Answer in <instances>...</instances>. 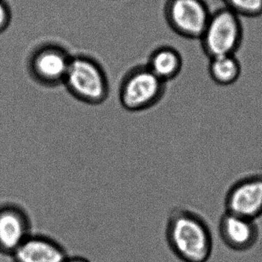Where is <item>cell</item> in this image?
Listing matches in <instances>:
<instances>
[{
	"label": "cell",
	"mask_w": 262,
	"mask_h": 262,
	"mask_svg": "<svg viewBox=\"0 0 262 262\" xmlns=\"http://www.w3.org/2000/svg\"><path fill=\"white\" fill-rule=\"evenodd\" d=\"M166 89L167 83L154 75L146 64L135 66L122 79L118 90L120 104L128 112H143L158 104L164 98Z\"/></svg>",
	"instance_id": "obj_3"
},
{
	"label": "cell",
	"mask_w": 262,
	"mask_h": 262,
	"mask_svg": "<svg viewBox=\"0 0 262 262\" xmlns=\"http://www.w3.org/2000/svg\"><path fill=\"white\" fill-rule=\"evenodd\" d=\"M225 7L238 16L257 18L262 15V0H223Z\"/></svg>",
	"instance_id": "obj_13"
},
{
	"label": "cell",
	"mask_w": 262,
	"mask_h": 262,
	"mask_svg": "<svg viewBox=\"0 0 262 262\" xmlns=\"http://www.w3.org/2000/svg\"><path fill=\"white\" fill-rule=\"evenodd\" d=\"M166 239L183 262H207L213 252V236L203 215L189 208L175 207L168 217Z\"/></svg>",
	"instance_id": "obj_1"
},
{
	"label": "cell",
	"mask_w": 262,
	"mask_h": 262,
	"mask_svg": "<svg viewBox=\"0 0 262 262\" xmlns=\"http://www.w3.org/2000/svg\"><path fill=\"white\" fill-rule=\"evenodd\" d=\"M63 85L75 99L93 106L104 103L110 91L103 66L86 55L72 57Z\"/></svg>",
	"instance_id": "obj_2"
},
{
	"label": "cell",
	"mask_w": 262,
	"mask_h": 262,
	"mask_svg": "<svg viewBox=\"0 0 262 262\" xmlns=\"http://www.w3.org/2000/svg\"><path fill=\"white\" fill-rule=\"evenodd\" d=\"M64 246L43 234H31L11 255L14 262H63L67 257Z\"/></svg>",
	"instance_id": "obj_10"
},
{
	"label": "cell",
	"mask_w": 262,
	"mask_h": 262,
	"mask_svg": "<svg viewBox=\"0 0 262 262\" xmlns=\"http://www.w3.org/2000/svg\"><path fill=\"white\" fill-rule=\"evenodd\" d=\"M241 64L235 55L209 58V74L211 79L219 86L235 84L241 75Z\"/></svg>",
	"instance_id": "obj_12"
},
{
	"label": "cell",
	"mask_w": 262,
	"mask_h": 262,
	"mask_svg": "<svg viewBox=\"0 0 262 262\" xmlns=\"http://www.w3.org/2000/svg\"><path fill=\"white\" fill-rule=\"evenodd\" d=\"M164 14L174 32L189 39L200 40L212 12L205 0H167Z\"/></svg>",
	"instance_id": "obj_6"
},
{
	"label": "cell",
	"mask_w": 262,
	"mask_h": 262,
	"mask_svg": "<svg viewBox=\"0 0 262 262\" xmlns=\"http://www.w3.org/2000/svg\"><path fill=\"white\" fill-rule=\"evenodd\" d=\"M63 262H92L83 256H68Z\"/></svg>",
	"instance_id": "obj_15"
},
{
	"label": "cell",
	"mask_w": 262,
	"mask_h": 262,
	"mask_svg": "<svg viewBox=\"0 0 262 262\" xmlns=\"http://www.w3.org/2000/svg\"><path fill=\"white\" fill-rule=\"evenodd\" d=\"M146 66L160 80L168 83L175 79L181 73L183 58L175 48L161 46L150 54Z\"/></svg>",
	"instance_id": "obj_11"
},
{
	"label": "cell",
	"mask_w": 262,
	"mask_h": 262,
	"mask_svg": "<svg viewBox=\"0 0 262 262\" xmlns=\"http://www.w3.org/2000/svg\"><path fill=\"white\" fill-rule=\"evenodd\" d=\"M243 26L240 16L224 7L211 14L200 41L209 58L235 55L241 47Z\"/></svg>",
	"instance_id": "obj_4"
},
{
	"label": "cell",
	"mask_w": 262,
	"mask_h": 262,
	"mask_svg": "<svg viewBox=\"0 0 262 262\" xmlns=\"http://www.w3.org/2000/svg\"><path fill=\"white\" fill-rule=\"evenodd\" d=\"M218 233L229 249L243 252L255 246L259 237V229L255 220L225 212L218 223Z\"/></svg>",
	"instance_id": "obj_9"
},
{
	"label": "cell",
	"mask_w": 262,
	"mask_h": 262,
	"mask_svg": "<svg viewBox=\"0 0 262 262\" xmlns=\"http://www.w3.org/2000/svg\"><path fill=\"white\" fill-rule=\"evenodd\" d=\"M12 10L6 0H0V34L3 33L10 26Z\"/></svg>",
	"instance_id": "obj_14"
},
{
	"label": "cell",
	"mask_w": 262,
	"mask_h": 262,
	"mask_svg": "<svg viewBox=\"0 0 262 262\" xmlns=\"http://www.w3.org/2000/svg\"><path fill=\"white\" fill-rule=\"evenodd\" d=\"M72 55L58 45L47 43L37 47L28 58L29 76L43 87L55 88L64 82Z\"/></svg>",
	"instance_id": "obj_5"
},
{
	"label": "cell",
	"mask_w": 262,
	"mask_h": 262,
	"mask_svg": "<svg viewBox=\"0 0 262 262\" xmlns=\"http://www.w3.org/2000/svg\"><path fill=\"white\" fill-rule=\"evenodd\" d=\"M225 212L256 221L262 215V174L241 177L228 189Z\"/></svg>",
	"instance_id": "obj_7"
},
{
	"label": "cell",
	"mask_w": 262,
	"mask_h": 262,
	"mask_svg": "<svg viewBox=\"0 0 262 262\" xmlns=\"http://www.w3.org/2000/svg\"><path fill=\"white\" fill-rule=\"evenodd\" d=\"M32 233L26 209L15 203L0 205V254L11 256Z\"/></svg>",
	"instance_id": "obj_8"
}]
</instances>
